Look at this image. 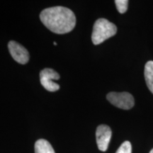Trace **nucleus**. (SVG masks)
<instances>
[{
    "label": "nucleus",
    "mask_w": 153,
    "mask_h": 153,
    "mask_svg": "<svg viewBox=\"0 0 153 153\" xmlns=\"http://www.w3.org/2000/svg\"><path fill=\"white\" fill-rule=\"evenodd\" d=\"M40 19L50 30L57 34L69 33L76 25V17L73 11L63 7L44 9L40 14Z\"/></svg>",
    "instance_id": "f257e3e1"
},
{
    "label": "nucleus",
    "mask_w": 153,
    "mask_h": 153,
    "mask_svg": "<svg viewBox=\"0 0 153 153\" xmlns=\"http://www.w3.org/2000/svg\"><path fill=\"white\" fill-rule=\"evenodd\" d=\"M117 27L106 19H99L94 24L91 40L94 45L101 43L116 35Z\"/></svg>",
    "instance_id": "f03ea898"
},
{
    "label": "nucleus",
    "mask_w": 153,
    "mask_h": 153,
    "mask_svg": "<svg viewBox=\"0 0 153 153\" xmlns=\"http://www.w3.org/2000/svg\"><path fill=\"white\" fill-rule=\"evenodd\" d=\"M106 99L112 105L124 110L131 109L135 104L133 97L128 92H110Z\"/></svg>",
    "instance_id": "7ed1b4c3"
},
{
    "label": "nucleus",
    "mask_w": 153,
    "mask_h": 153,
    "mask_svg": "<svg viewBox=\"0 0 153 153\" xmlns=\"http://www.w3.org/2000/svg\"><path fill=\"white\" fill-rule=\"evenodd\" d=\"M60 78V74L51 68L43 69L40 72V81L45 89L51 92L60 89V85L53 82V80H57Z\"/></svg>",
    "instance_id": "20e7f679"
},
{
    "label": "nucleus",
    "mask_w": 153,
    "mask_h": 153,
    "mask_svg": "<svg viewBox=\"0 0 153 153\" xmlns=\"http://www.w3.org/2000/svg\"><path fill=\"white\" fill-rule=\"evenodd\" d=\"M112 136L111 129L106 125H100L96 131V139L99 150L105 152L108 148V145Z\"/></svg>",
    "instance_id": "39448f33"
},
{
    "label": "nucleus",
    "mask_w": 153,
    "mask_h": 153,
    "mask_svg": "<svg viewBox=\"0 0 153 153\" xmlns=\"http://www.w3.org/2000/svg\"><path fill=\"white\" fill-rule=\"evenodd\" d=\"M9 53L15 61L19 64L25 65L29 60V53L23 45L16 41H11L8 43Z\"/></svg>",
    "instance_id": "423d86ee"
},
{
    "label": "nucleus",
    "mask_w": 153,
    "mask_h": 153,
    "mask_svg": "<svg viewBox=\"0 0 153 153\" xmlns=\"http://www.w3.org/2000/svg\"><path fill=\"white\" fill-rule=\"evenodd\" d=\"M145 79L148 89L153 94V61H148L145 65Z\"/></svg>",
    "instance_id": "0eeeda50"
},
{
    "label": "nucleus",
    "mask_w": 153,
    "mask_h": 153,
    "mask_svg": "<svg viewBox=\"0 0 153 153\" xmlns=\"http://www.w3.org/2000/svg\"><path fill=\"white\" fill-rule=\"evenodd\" d=\"M35 153H55L48 141L40 139L35 143Z\"/></svg>",
    "instance_id": "6e6552de"
},
{
    "label": "nucleus",
    "mask_w": 153,
    "mask_h": 153,
    "mask_svg": "<svg viewBox=\"0 0 153 153\" xmlns=\"http://www.w3.org/2000/svg\"><path fill=\"white\" fill-rule=\"evenodd\" d=\"M115 4H116L117 10L120 14H124L127 11L128 6V0H116Z\"/></svg>",
    "instance_id": "1a4fd4ad"
},
{
    "label": "nucleus",
    "mask_w": 153,
    "mask_h": 153,
    "mask_svg": "<svg viewBox=\"0 0 153 153\" xmlns=\"http://www.w3.org/2000/svg\"><path fill=\"white\" fill-rule=\"evenodd\" d=\"M132 146L129 141H125L119 147L116 153H131Z\"/></svg>",
    "instance_id": "9d476101"
},
{
    "label": "nucleus",
    "mask_w": 153,
    "mask_h": 153,
    "mask_svg": "<svg viewBox=\"0 0 153 153\" xmlns=\"http://www.w3.org/2000/svg\"><path fill=\"white\" fill-rule=\"evenodd\" d=\"M53 44H54V45H57V43H56V42H54V43H53Z\"/></svg>",
    "instance_id": "9b49d317"
},
{
    "label": "nucleus",
    "mask_w": 153,
    "mask_h": 153,
    "mask_svg": "<svg viewBox=\"0 0 153 153\" xmlns=\"http://www.w3.org/2000/svg\"><path fill=\"white\" fill-rule=\"evenodd\" d=\"M150 153H153V149H152V150H151V151L150 152Z\"/></svg>",
    "instance_id": "f8f14e48"
}]
</instances>
